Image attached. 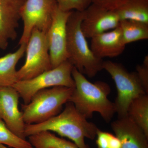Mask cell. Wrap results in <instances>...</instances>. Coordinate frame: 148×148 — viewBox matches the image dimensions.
Listing matches in <instances>:
<instances>
[{
	"mask_svg": "<svg viewBox=\"0 0 148 148\" xmlns=\"http://www.w3.org/2000/svg\"><path fill=\"white\" fill-rule=\"evenodd\" d=\"M63 112L46 121L34 124H25L26 138L42 131L53 132L62 137L69 138L79 148H90L85 138L93 140L99 129L77 110L73 103L65 104Z\"/></svg>",
	"mask_w": 148,
	"mask_h": 148,
	"instance_id": "cell-1",
	"label": "cell"
},
{
	"mask_svg": "<svg viewBox=\"0 0 148 148\" xmlns=\"http://www.w3.org/2000/svg\"><path fill=\"white\" fill-rule=\"evenodd\" d=\"M72 74L75 87L69 102L86 119L92 117L93 113L98 112L105 121H110L116 112L114 103L108 98L111 92L110 86L103 82H90L74 67Z\"/></svg>",
	"mask_w": 148,
	"mask_h": 148,
	"instance_id": "cell-2",
	"label": "cell"
},
{
	"mask_svg": "<svg viewBox=\"0 0 148 148\" xmlns=\"http://www.w3.org/2000/svg\"><path fill=\"white\" fill-rule=\"evenodd\" d=\"M83 11H72L67 24L68 59L74 67L88 77L103 70V61L93 54L81 28Z\"/></svg>",
	"mask_w": 148,
	"mask_h": 148,
	"instance_id": "cell-3",
	"label": "cell"
},
{
	"mask_svg": "<svg viewBox=\"0 0 148 148\" xmlns=\"http://www.w3.org/2000/svg\"><path fill=\"white\" fill-rule=\"evenodd\" d=\"M74 88L58 86L38 91L27 105H21V112L26 124H38L60 113Z\"/></svg>",
	"mask_w": 148,
	"mask_h": 148,
	"instance_id": "cell-4",
	"label": "cell"
},
{
	"mask_svg": "<svg viewBox=\"0 0 148 148\" xmlns=\"http://www.w3.org/2000/svg\"><path fill=\"white\" fill-rule=\"evenodd\" d=\"M103 69L110 75L115 84L117 93L114 103L118 117L126 116L131 102L138 96L147 93L136 72H128L121 64L103 61Z\"/></svg>",
	"mask_w": 148,
	"mask_h": 148,
	"instance_id": "cell-5",
	"label": "cell"
},
{
	"mask_svg": "<svg viewBox=\"0 0 148 148\" xmlns=\"http://www.w3.org/2000/svg\"><path fill=\"white\" fill-rule=\"evenodd\" d=\"M73 68V64L67 60L31 79L18 81L13 87L18 92L24 104L27 105L36 92L43 89L58 86L74 88L75 83L72 74Z\"/></svg>",
	"mask_w": 148,
	"mask_h": 148,
	"instance_id": "cell-6",
	"label": "cell"
},
{
	"mask_svg": "<svg viewBox=\"0 0 148 148\" xmlns=\"http://www.w3.org/2000/svg\"><path fill=\"white\" fill-rule=\"evenodd\" d=\"M25 52V64L17 71L18 81L31 79L52 69L46 33L33 29Z\"/></svg>",
	"mask_w": 148,
	"mask_h": 148,
	"instance_id": "cell-7",
	"label": "cell"
},
{
	"mask_svg": "<svg viewBox=\"0 0 148 148\" xmlns=\"http://www.w3.org/2000/svg\"><path fill=\"white\" fill-rule=\"evenodd\" d=\"M56 0H26L20 12L23 31L18 45L27 44L34 28L47 33L57 6Z\"/></svg>",
	"mask_w": 148,
	"mask_h": 148,
	"instance_id": "cell-8",
	"label": "cell"
},
{
	"mask_svg": "<svg viewBox=\"0 0 148 148\" xmlns=\"http://www.w3.org/2000/svg\"><path fill=\"white\" fill-rule=\"evenodd\" d=\"M71 11H64L56 8L52 21L46 33L52 69L68 60L67 24Z\"/></svg>",
	"mask_w": 148,
	"mask_h": 148,
	"instance_id": "cell-9",
	"label": "cell"
},
{
	"mask_svg": "<svg viewBox=\"0 0 148 148\" xmlns=\"http://www.w3.org/2000/svg\"><path fill=\"white\" fill-rule=\"evenodd\" d=\"M83 13L81 28L86 38H91L119 27L120 19L115 11L91 3Z\"/></svg>",
	"mask_w": 148,
	"mask_h": 148,
	"instance_id": "cell-10",
	"label": "cell"
},
{
	"mask_svg": "<svg viewBox=\"0 0 148 148\" xmlns=\"http://www.w3.org/2000/svg\"><path fill=\"white\" fill-rule=\"evenodd\" d=\"M19 98L18 92L13 86L0 87V119L14 134L26 140V124L18 107Z\"/></svg>",
	"mask_w": 148,
	"mask_h": 148,
	"instance_id": "cell-11",
	"label": "cell"
},
{
	"mask_svg": "<svg viewBox=\"0 0 148 148\" xmlns=\"http://www.w3.org/2000/svg\"><path fill=\"white\" fill-rule=\"evenodd\" d=\"M23 0H0V49L5 50L16 39Z\"/></svg>",
	"mask_w": 148,
	"mask_h": 148,
	"instance_id": "cell-12",
	"label": "cell"
},
{
	"mask_svg": "<svg viewBox=\"0 0 148 148\" xmlns=\"http://www.w3.org/2000/svg\"><path fill=\"white\" fill-rule=\"evenodd\" d=\"M111 127L121 148H148V136L128 116L118 117L112 123Z\"/></svg>",
	"mask_w": 148,
	"mask_h": 148,
	"instance_id": "cell-13",
	"label": "cell"
},
{
	"mask_svg": "<svg viewBox=\"0 0 148 148\" xmlns=\"http://www.w3.org/2000/svg\"><path fill=\"white\" fill-rule=\"evenodd\" d=\"M90 49L96 57L103 60L121 55L126 45L123 42L119 27L91 38Z\"/></svg>",
	"mask_w": 148,
	"mask_h": 148,
	"instance_id": "cell-14",
	"label": "cell"
},
{
	"mask_svg": "<svg viewBox=\"0 0 148 148\" xmlns=\"http://www.w3.org/2000/svg\"><path fill=\"white\" fill-rule=\"evenodd\" d=\"M27 45H20L16 51L0 58V87L13 86L18 81L16 65L26 52Z\"/></svg>",
	"mask_w": 148,
	"mask_h": 148,
	"instance_id": "cell-15",
	"label": "cell"
},
{
	"mask_svg": "<svg viewBox=\"0 0 148 148\" xmlns=\"http://www.w3.org/2000/svg\"><path fill=\"white\" fill-rule=\"evenodd\" d=\"M115 11L120 21L130 20L148 24V0H127Z\"/></svg>",
	"mask_w": 148,
	"mask_h": 148,
	"instance_id": "cell-16",
	"label": "cell"
},
{
	"mask_svg": "<svg viewBox=\"0 0 148 148\" xmlns=\"http://www.w3.org/2000/svg\"><path fill=\"white\" fill-rule=\"evenodd\" d=\"M28 138L34 148H79L73 142L57 137L49 131H42Z\"/></svg>",
	"mask_w": 148,
	"mask_h": 148,
	"instance_id": "cell-17",
	"label": "cell"
},
{
	"mask_svg": "<svg viewBox=\"0 0 148 148\" xmlns=\"http://www.w3.org/2000/svg\"><path fill=\"white\" fill-rule=\"evenodd\" d=\"M127 115L148 136V96L143 94L135 98L128 107Z\"/></svg>",
	"mask_w": 148,
	"mask_h": 148,
	"instance_id": "cell-18",
	"label": "cell"
},
{
	"mask_svg": "<svg viewBox=\"0 0 148 148\" xmlns=\"http://www.w3.org/2000/svg\"><path fill=\"white\" fill-rule=\"evenodd\" d=\"M119 27L125 45L148 39V24L130 20H122Z\"/></svg>",
	"mask_w": 148,
	"mask_h": 148,
	"instance_id": "cell-19",
	"label": "cell"
},
{
	"mask_svg": "<svg viewBox=\"0 0 148 148\" xmlns=\"http://www.w3.org/2000/svg\"><path fill=\"white\" fill-rule=\"evenodd\" d=\"M0 144L14 148H34L27 140L21 139L14 134L1 119Z\"/></svg>",
	"mask_w": 148,
	"mask_h": 148,
	"instance_id": "cell-20",
	"label": "cell"
},
{
	"mask_svg": "<svg viewBox=\"0 0 148 148\" xmlns=\"http://www.w3.org/2000/svg\"><path fill=\"white\" fill-rule=\"evenodd\" d=\"M96 137L98 148H121V143L119 138L110 132L98 129Z\"/></svg>",
	"mask_w": 148,
	"mask_h": 148,
	"instance_id": "cell-21",
	"label": "cell"
},
{
	"mask_svg": "<svg viewBox=\"0 0 148 148\" xmlns=\"http://www.w3.org/2000/svg\"><path fill=\"white\" fill-rule=\"evenodd\" d=\"M58 8L64 11L83 12L92 3V0H56Z\"/></svg>",
	"mask_w": 148,
	"mask_h": 148,
	"instance_id": "cell-22",
	"label": "cell"
},
{
	"mask_svg": "<svg viewBox=\"0 0 148 148\" xmlns=\"http://www.w3.org/2000/svg\"><path fill=\"white\" fill-rule=\"evenodd\" d=\"M137 75L142 83L146 92H148V56H146L143 64L136 67Z\"/></svg>",
	"mask_w": 148,
	"mask_h": 148,
	"instance_id": "cell-23",
	"label": "cell"
},
{
	"mask_svg": "<svg viewBox=\"0 0 148 148\" xmlns=\"http://www.w3.org/2000/svg\"><path fill=\"white\" fill-rule=\"evenodd\" d=\"M127 0H92V3L109 10L115 11Z\"/></svg>",
	"mask_w": 148,
	"mask_h": 148,
	"instance_id": "cell-24",
	"label": "cell"
},
{
	"mask_svg": "<svg viewBox=\"0 0 148 148\" xmlns=\"http://www.w3.org/2000/svg\"><path fill=\"white\" fill-rule=\"evenodd\" d=\"M0 148H8L5 145L2 144H0Z\"/></svg>",
	"mask_w": 148,
	"mask_h": 148,
	"instance_id": "cell-25",
	"label": "cell"
},
{
	"mask_svg": "<svg viewBox=\"0 0 148 148\" xmlns=\"http://www.w3.org/2000/svg\"><path fill=\"white\" fill-rule=\"evenodd\" d=\"M23 1H26V0H23Z\"/></svg>",
	"mask_w": 148,
	"mask_h": 148,
	"instance_id": "cell-26",
	"label": "cell"
}]
</instances>
